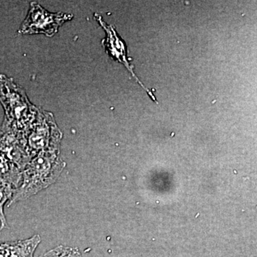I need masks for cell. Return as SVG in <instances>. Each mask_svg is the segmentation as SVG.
Segmentation results:
<instances>
[{
	"label": "cell",
	"instance_id": "cell-6",
	"mask_svg": "<svg viewBox=\"0 0 257 257\" xmlns=\"http://www.w3.org/2000/svg\"><path fill=\"white\" fill-rule=\"evenodd\" d=\"M96 21L99 23L101 28L104 29L106 32V36L105 39L102 40V45L104 46L106 53L108 54L111 58L114 59L115 61H117L119 63L122 64L126 67L128 72L131 73L134 78L136 79L137 82L142 86V87L145 89L149 96L152 98V100L157 103L156 98L153 95L152 92H150L148 89L144 86L141 81L138 79L136 74L134 72L133 66L130 64V59L128 58L127 52H126V45L118 35L117 32L114 28L112 25H107L105 22L103 20L100 15L98 14L94 15Z\"/></svg>",
	"mask_w": 257,
	"mask_h": 257
},
{
	"label": "cell",
	"instance_id": "cell-4",
	"mask_svg": "<svg viewBox=\"0 0 257 257\" xmlns=\"http://www.w3.org/2000/svg\"><path fill=\"white\" fill-rule=\"evenodd\" d=\"M73 15L63 13H52L47 11L37 3L30 4L28 16L19 30L23 35L43 34L47 37H53L60 26L70 21Z\"/></svg>",
	"mask_w": 257,
	"mask_h": 257
},
{
	"label": "cell",
	"instance_id": "cell-1",
	"mask_svg": "<svg viewBox=\"0 0 257 257\" xmlns=\"http://www.w3.org/2000/svg\"><path fill=\"white\" fill-rule=\"evenodd\" d=\"M60 151H45L33 157L23 171L21 184L13 192L8 207L26 200L55 183L65 167Z\"/></svg>",
	"mask_w": 257,
	"mask_h": 257
},
{
	"label": "cell",
	"instance_id": "cell-3",
	"mask_svg": "<svg viewBox=\"0 0 257 257\" xmlns=\"http://www.w3.org/2000/svg\"><path fill=\"white\" fill-rule=\"evenodd\" d=\"M62 135L53 115L40 110L36 121L25 134L27 150L31 160L45 151H60Z\"/></svg>",
	"mask_w": 257,
	"mask_h": 257
},
{
	"label": "cell",
	"instance_id": "cell-5",
	"mask_svg": "<svg viewBox=\"0 0 257 257\" xmlns=\"http://www.w3.org/2000/svg\"><path fill=\"white\" fill-rule=\"evenodd\" d=\"M0 154L23 172L31 160L25 134L18 133L3 123L0 127Z\"/></svg>",
	"mask_w": 257,
	"mask_h": 257
},
{
	"label": "cell",
	"instance_id": "cell-8",
	"mask_svg": "<svg viewBox=\"0 0 257 257\" xmlns=\"http://www.w3.org/2000/svg\"><path fill=\"white\" fill-rule=\"evenodd\" d=\"M41 238L35 235L30 239L10 242L9 257H33Z\"/></svg>",
	"mask_w": 257,
	"mask_h": 257
},
{
	"label": "cell",
	"instance_id": "cell-10",
	"mask_svg": "<svg viewBox=\"0 0 257 257\" xmlns=\"http://www.w3.org/2000/svg\"><path fill=\"white\" fill-rule=\"evenodd\" d=\"M41 257H82L77 248L57 246Z\"/></svg>",
	"mask_w": 257,
	"mask_h": 257
},
{
	"label": "cell",
	"instance_id": "cell-2",
	"mask_svg": "<svg viewBox=\"0 0 257 257\" xmlns=\"http://www.w3.org/2000/svg\"><path fill=\"white\" fill-rule=\"evenodd\" d=\"M0 102L5 111L3 123L25 135L36 121L40 109L29 101L25 91L13 79L4 74H0Z\"/></svg>",
	"mask_w": 257,
	"mask_h": 257
},
{
	"label": "cell",
	"instance_id": "cell-9",
	"mask_svg": "<svg viewBox=\"0 0 257 257\" xmlns=\"http://www.w3.org/2000/svg\"><path fill=\"white\" fill-rule=\"evenodd\" d=\"M15 189L9 184L0 182V231L7 228H9L6 217L5 216L4 207L5 204L11 199Z\"/></svg>",
	"mask_w": 257,
	"mask_h": 257
},
{
	"label": "cell",
	"instance_id": "cell-7",
	"mask_svg": "<svg viewBox=\"0 0 257 257\" xmlns=\"http://www.w3.org/2000/svg\"><path fill=\"white\" fill-rule=\"evenodd\" d=\"M23 172L15 164L0 154V182L17 189L21 184Z\"/></svg>",
	"mask_w": 257,
	"mask_h": 257
}]
</instances>
